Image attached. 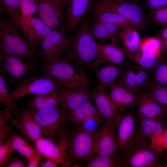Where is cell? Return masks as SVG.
<instances>
[{
	"label": "cell",
	"mask_w": 167,
	"mask_h": 167,
	"mask_svg": "<svg viewBox=\"0 0 167 167\" xmlns=\"http://www.w3.org/2000/svg\"><path fill=\"white\" fill-rule=\"evenodd\" d=\"M88 17L80 22L70 37L69 46L62 58L81 69L94 70L99 58L97 42L90 34Z\"/></svg>",
	"instance_id": "1"
},
{
	"label": "cell",
	"mask_w": 167,
	"mask_h": 167,
	"mask_svg": "<svg viewBox=\"0 0 167 167\" xmlns=\"http://www.w3.org/2000/svg\"><path fill=\"white\" fill-rule=\"evenodd\" d=\"M74 125L73 128L70 126L58 144L69 156L73 166L80 160L93 157L95 144L99 131L88 132Z\"/></svg>",
	"instance_id": "2"
},
{
	"label": "cell",
	"mask_w": 167,
	"mask_h": 167,
	"mask_svg": "<svg viewBox=\"0 0 167 167\" xmlns=\"http://www.w3.org/2000/svg\"><path fill=\"white\" fill-rule=\"evenodd\" d=\"M0 45L7 53L21 58L28 63L34 64L38 51L33 48L18 29L7 19L1 15Z\"/></svg>",
	"instance_id": "3"
},
{
	"label": "cell",
	"mask_w": 167,
	"mask_h": 167,
	"mask_svg": "<svg viewBox=\"0 0 167 167\" xmlns=\"http://www.w3.org/2000/svg\"><path fill=\"white\" fill-rule=\"evenodd\" d=\"M28 110L40 126L42 137L50 139L58 144L70 125L66 111L59 106L45 109Z\"/></svg>",
	"instance_id": "4"
},
{
	"label": "cell",
	"mask_w": 167,
	"mask_h": 167,
	"mask_svg": "<svg viewBox=\"0 0 167 167\" xmlns=\"http://www.w3.org/2000/svg\"><path fill=\"white\" fill-rule=\"evenodd\" d=\"M3 12L7 19L17 29L22 30L29 43L36 49L41 46L52 29L39 17L25 15L18 11L7 10Z\"/></svg>",
	"instance_id": "5"
},
{
	"label": "cell",
	"mask_w": 167,
	"mask_h": 167,
	"mask_svg": "<svg viewBox=\"0 0 167 167\" xmlns=\"http://www.w3.org/2000/svg\"><path fill=\"white\" fill-rule=\"evenodd\" d=\"M40 69L43 75L53 77L63 85L77 83L89 86V84L83 69L62 58L44 61Z\"/></svg>",
	"instance_id": "6"
},
{
	"label": "cell",
	"mask_w": 167,
	"mask_h": 167,
	"mask_svg": "<svg viewBox=\"0 0 167 167\" xmlns=\"http://www.w3.org/2000/svg\"><path fill=\"white\" fill-rule=\"evenodd\" d=\"M118 161L120 167H159L162 157L150 145L133 143L121 155Z\"/></svg>",
	"instance_id": "7"
},
{
	"label": "cell",
	"mask_w": 167,
	"mask_h": 167,
	"mask_svg": "<svg viewBox=\"0 0 167 167\" xmlns=\"http://www.w3.org/2000/svg\"><path fill=\"white\" fill-rule=\"evenodd\" d=\"M92 9L116 13L131 23L140 30L146 26V20L140 6L136 3L126 0H96Z\"/></svg>",
	"instance_id": "8"
},
{
	"label": "cell",
	"mask_w": 167,
	"mask_h": 167,
	"mask_svg": "<svg viewBox=\"0 0 167 167\" xmlns=\"http://www.w3.org/2000/svg\"><path fill=\"white\" fill-rule=\"evenodd\" d=\"M62 84L49 75L30 76L22 81L13 89L10 95L14 100L29 94L38 95L59 92Z\"/></svg>",
	"instance_id": "9"
},
{
	"label": "cell",
	"mask_w": 167,
	"mask_h": 167,
	"mask_svg": "<svg viewBox=\"0 0 167 167\" xmlns=\"http://www.w3.org/2000/svg\"><path fill=\"white\" fill-rule=\"evenodd\" d=\"M19 58L6 52L0 45V74L5 80L16 82L30 77L34 64L24 62Z\"/></svg>",
	"instance_id": "10"
},
{
	"label": "cell",
	"mask_w": 167,
	"mask_h": 167,
	"mask_svg": "<svg viewBox=\"0 0 167 167\" xmlns=\"http://www.w3.org/2000/svg\"><path fill=\"white\" fill-rule=\"evenodd\" d=\"M64 26L52 29L44 39L37 55L44 61L60 58L68 48L70 38L66 34Z\"/></svg>",
	"instance_id": "11"
},
{
	"label": "cell",
	"mask_w": 167,
	"mask_h": 167,
	"mask_svg": "<svg viewBox=\"0 0 167 167\" xmlns=\"http://www.w3.org/2000/svg\"><path fill=\"white\" fill-rule=\"evenodd\" d=\"M59 106L66 111L73 109L93 99L89 86L77 83L64 85L59 92Z\"/></svg>",
	"instance_id": "12"
},
{
	"label": "cell",
	"mask_w": 167,
	"mask_h": 167,
	"mask_svg": "<svg viewBox=\"0 0 167 167\" xmlns=\"http://www.w3.org/2000/svg\"><path fill=\"white\" fill-rule=\"evenodd\" d=\"M39 17L51 29L64 26L68 0H36Z\"/></svg>",
	"instance_id": "13"
},
{
	"label": "cell",
	"mask_w": 167,
	"mask_h": 167,
	"mask_svg": "<svg viewBox=\"0 0 167 167\" xmlns=\"http://www.w3.org/2000/svg\"><path fill=\"white\" fill-rule=\"evenodd\" d=\"M137 126L138 120L136 115L131 112L122 113L116 126L118 159L133 142Z\"/></svg>",
	"instance_id": "14"
},
{
	"label": "cell",
	"mask_w": 167,
	"mask_h": 167,
	"mask_svg": "<svg viewBox=\"0 0 167 167\" xmlns=\"http://www.w3.org/2000/svg\"><path fill=\"white\" fill-rule=\"evenodd\" d=\"M96 0H68L65 11L64 27L71 34L88 13Z\"/></svg>",
	"instance_id": "15"
},
{
	"label": "cell",
	"mask_w": 167,
	"mask_h": 167,
	"mask_svg": "<svg viewBox=\"0 0 167 167\" xmlns=\"http://www.w3.org/2000/svg\"><path fill=\"white\" fill-rule=\"evenodd\" d=\"M101 124L96 137L92 157L112 155L116 156L118 160V149L116 130L105 119Z\"/></svg>",
	"instance_id": "16"
},
{
	"label": "cell",
	"mask_w": 167,
	"mask_h": 167,
	"mask_svg": "<svg viewBox=\"0 0 167 167\" xmlns=\"http://www.w3.org/2000/svg\"><path fill=\"white\" fill-rule=\"evenodd\" d=\"M149 71L137 65L126 63L120 76L117 79L118 82L131 91L139 95L142 88L148 82Z\"/></svg>",
	"instance_id": "17"
},
{
	"label": "cell",
	"mask_w": 167,
	"mask_h": 167,
	"mask_svg": "<svg viewBox=\"0 0 167 167\" xmlns=\"http://www.w3.org/2000/svg\"><path fill=\"white\" fill-rule=\"evenodd\" d=\"M137 132L131 145L138 143L151 146L152 138L160 134L165 127L167 121V116L137 118Z\"/></svg>",
	"instance_id": "18"
},
{
	"label": "cell",
	"mask_w": 167,
	"mask_h": 167,
	"mask_svg": "<svg viewBox=\"0 0 167 167\" xmlns=\"http://www.w3.org/2000/svg\"><path fill=\"white\" fill-rule=\"evenodd\" d=\"M32 141L34 143L38 152L43 157L54 161L62 167L73 166L67 154L53 140L41 137Z\"/></svg>",
	"instance_id": "19"
},
{
	"label": "cell",
	"mask_w": 167,
	"mask_h": 167,
	"mask_svg": "<svg viewBox=\"0 0 167 167\" xmlns=\"http://www.w3.org/2000/svg\"><path fill=\"white\" fill-rule=\"evenodd\" d=\"M93 99L95 106L104 119L116 130L118 121L122 113L115 108L109 95L97 85L93 88Z\"/></svg>",
	"instance_id": "20"
},
{
	"label": "cell",
	"mask_w": 167,
	"mask_h": 167,
	"mask_svg": "<svg viewBox=\"0 0 167 167\" xmlns=\"http://www.w3.org/2000/svg\"><path fill=\"white\" fill-rule=\"evenodd\" d=\"M108 88L113 104L118 112H124L127 108L136 105L139 95L131 91L121 84L114 82Z\"/></svg>",
	"instance_id": "21"
},
{
	"label": "cell",
	"mask_w": 167,
	"mask_h": 167,
	"mask_svg": "<svg viewBox=\"0 0 167 167\" xmlns=\"http://www.w3.org/2000/svg\"><path fill=\"white\" fill-rule=\"evenodd\" d=\"M123 66L111 64L99 58L94 71L97 76V85L106 90L121 75Z\"/></svg>",
	"instance_id": "22"
},
{
	"label": "cell",
	"mask_w": 167,
	"mask_h": 167,
	"mask_svg": "<svg viewBox=\"0 0 167 167\" xmlns=\"http://www.w3.org/2000/svg\"><path fill=\"white\" fill-rule=\"evenodd\" d=\"M20 131L32 141L42 137L41 127L34 117L28 110L22 106L18 117L10 118Z\"/></svg>",
	"instance_id": "23"
},
{
	"label": "cell",
	"mask_w": 167,
	"mask_h": 167,
	"mask_svg": "<svg viewBox=\"0 0 167 167\" xmlns=\"http://www.w3.org/2000/svg\"><path fill=\"white\" fill-rule=\"evenodd\" d=\"M137 118H154L167 116V112L148 94L142 91L136 104Z\"/></svg>",
	"instance_id": "24"
},
{
	"label": "cell",
	"mask_w": 167,
	"mask_h": 167,
	"mask_svg": "<svg viewBox=\"0 0 167 167\" xmlns=\"http://www.w3.org/2000/svg\"><path fill=\"white\" fill-rule=\"evenodd\" d=\"M122 29L118 26L94 19L90 33L94 38L99 40L100 42H106L107 41H110V43L115 44L118 40L121 38Z\"/></svg>",
	"instance_id": "25"
},
{
	"label": "cell",
	"mask_w": 167,
	"mask_h": 167,
	"mask_svg": "<svg viewBox=\"0 0 167 167\" xmlns=\"http://www.w3.org/2000/svg\"><path fill=\"white\" fill-rule=\"evenodd\" d=\"M99 57L109 63L123 66L126 63L127 58L123 49L115 44L97 42Z\"/></svg>",
	"instance_id": "26"
},
{
	"label": "cell",
	"mask_w": 167,
	"mask_h": 167,
	"mask_svg": "<svg viewBox=\"0 0 167 167\" xmlns=\"http://www.w3.org/2000/svg\"><path fill=\"white\" fill-rule=\"evenodd\" d=\"M66 112L70 122L77 126L90 117L96 118L102 121L104 119L95 105H93L91 101Z\"/></svg>",
	"instance_id": "27"
},
{
	"label": "cell",
	"mask_w": 167,
	"mask_h": 167,
	"mask_svg": "<svg viewBox=\"0 0 167 167\" xmlns=\"http://www.w3.org/2000/svg\"><path fill=\"white\" fill-rule=\"evenodd\" d=\"M135 28H123L120 36L127 58L132 61L139 52L141 41L139 34Z\"/></svg>",
	"instance_id": "28"
},
{
	"label": "cell",
	"mask_w": 167,
	"mask_h": 167,
	"mask_svg": "<svg viewBox=\"0 0 167 167\" xmlns=\"http://www.w3.org/2000/svg\"><path fill=\"white\" fill-rule=\"evenodd\" d=\"M59 92L34 95L27 104L28 109L40 110L58 106Z\"/></svg>",
	"instance_id": "29"
},
{
	"label": "cell",
	"mask_w": 167,
	"mask_h": 167,
	"mask_svg": "<svg viewBox=\"0 0 167 167\" xmlns=\"http://www.w3.org/2000/svg\"><path fill=\"white\" fill-rule=\"evenodd\" d=\"M12 146L14 150H16L25 157L28 161L35 159L42 162L43 157L38 152L36 148L30 144L21 136L13 135L10 136Z\"/></svg>",
	"instance_id": "30"
},
{
	"label": "cell",
	"mask_w": 167,
	"mask_h": 167,
	"mask_svg": "<svg viewBox=\"0 0 167 167\" xmlns=\"http://www.w3.org/2000/svg\"><path fill=\"white\" fill-rule=\"evenodd\" d=\"M92 11L93 19L118 26L122 28H136L131 23L118 14L95 9H92Z\"/></svg>",
	"instance_id": "31"
},
{
	"label": "cell",
	"mask_w": 167,
	"mask_h": 167,
	"mask_svg": "<svg viewBox=\"0 0 167 167\" xmlns=\"http://www.w3.org/2000/svg\"><path fill=\"white\" fill-rule=\"evenodd\" d=\"M148 82L167 86V57L162 54L156 66L149 71Z\"/></svg>",
	"instance_id": "32"
},
{
	"label": "cell",
	"mask_w": 167,
	"mask_h": 167,
	"mask_svg": "<svg viewBox=\"0 0 167 167\" xmlns=\"http://www.w3.org/2000/svg\"><path fill=\"white\" fill-rule=\"evenodd\" d=\"M142 91L148 94L167 112V86L148 82Z\"/></svg>",
	"instance_id": "33"
},
{
	"label": "cell",
	"mask_w": 167,
	"mask_h": 167,
	"mask_svg": "<svg viewBox=\"0 0 167 167\" xmlns=\"http://www.w3.org/2000/svg\"><path fill=\"white\" fill-rule=\"evenodd\" d=\"M0 100L5 108L10 110L17 118L21 112L15 103L9 91V86L2 76L0 74Z\"/></svg>",
	"instance_id": "34"
},
{
	"label": "cell",
	"mask_w": 167,
	"mask_h": 167,
	"mask_svg": "<svg viewBox=\"0 0 167 167\" xmlns=\"http://www.w3.org/2000/svg\"><path fill=\"white\" fill-rule=\"evenodd\" d=\"M162 46L160 39L154 37H146L141 40L139 52L147 54L160 56Z\"/></svg>",
	"instance_id": "35"
},
{
	"label": "cell",
	"mask_w": 167,
	"mask_h": 167,
	"mask_svg": "<svg viewBox=\"0 0 167 167\" xmlns=\"http://www.w3.org/2000/svg\"><path fill=\"white\" fill-rule=\"evenodd\" d=\"M85 160L86 167H120L117 158L112 155L98 156Z\"/></svg>",
	"instance_id": "36"
},
{
	"label": "cell",
	"mask_w": 167,
	"mask_h": 167,
	"mask_svg": "<svg viewBox=\"0 0 167 167\" xmlns=\"http://www.w3.org/2000/svg\"><path fill=\"white\" fill-rule=\"evenodd\" d=\"M161 55L158 56L147 54H142L139 52L135 55L133 61L137 65L142 69L150 71L156 65Z\"/></svg>",
	"instance_id": "37"
},
{
	"label": "cell",
	"mask_w": 167,
	"mask_h": 167,
	"mask_svg": "<svg viewBox=\"0 0 167 167\" xmlns=\"http://www.w3.org/2000/svg\"><path fill=\"white\" fill-rule=\"evenodd\" d=\"M11 112L5 108L0 113V145L3 144L10 137L11 127L8 120L12 117Z\"/></svg>",
	"instance_id": "38"
},
{
	"label": "cell",
	"mask_w": 167,
	"mask_h": 167,
	"mask_svg": "<svg viewBox=\"0 0 167 167\" xmlns=\"http://www.w3.org/2000/svg\"><path fill=\"white\" fill-rule=\"evenodd\" d=\"M151 147L160 153L167 149V121L161 132L152 138Z\"/></svg>",
	"instance_id": "39"
},
{
	"label": "cell",
	"mask_w": 167,
	"mask_h": 167,
	"mask_svg": "<svg viewBox=\"0 0 167 167\" xmlns=\"http://www.w3.org/2000/svg\"><path fill=\"white\" fill-rule=\"evenodd\" d=\"M13 151L10 137L3 144L0 145V167H3L11 158Z\"/></svg>",
	"instance_id": "40"
},
{
	"label": "cell",
	"mask_w": 167,
	"mask_h": 167,
	"mask_svg": "<svg viewBox=\"0 0 167 167\" xmlns=\"http://www.w3.org/2000/svg\"><path fill=\"white\" fill-rule=\"evenodd\" d=\"M20 11L24 15L33 16L38 14V8L36 0H20Z\"/></svg>",
	"instance_id": "41"
},
{
	"label": "cell",
	"mask_w": 167,
	"mask_h": 167,
	"mask_svg": "<svg viewBox=\"0 0 167 167\" xmlns=\"http://www.w3.org/2000/svg\"><path fill=\"white\" fill-rule=\"evenodd\" d=\"M103 121L96 118L90 117L86 119L78 126L88 132L96 133L99 131L97 130L99 125L101 124Z\"/></svg>",
	"instance_id": "42"
},
{
	"label": "cell",
	"mask_w": 167,
	"mask_h": 167,
	"mask_svg": "<svg viewBox=\"0 0 167 167\" xmlns=\"http://www.w3.org/2000/svg\"><path fill=\"white\" fill-rule=\"evenodd\" d=\"M152 18L157 24L165 26L167 25V7L157 10L152 12Z\"/></svg>",
	"instance_id": "43"
},
{
	"label": "cell",
	"mask_w": 167,
	"mask_h": 167,
	"mask_svg": "<svg viewBox=\"0 0 167 167\" xmlns=\"http://www.w3.org/2000/svg\"><path fill=\"white\" fill-rule=\"evenodd\" d=\"M0 12L7 10L20 11V0H0Z\"/></svg>",
	"instance_id": "44"
},
{
	"label": "cell",
	"mask_w": 167,
	"mask_h": 167,
	"mask_svg": "<svg viewBox=\"0 0 167 167\" xmlns=\"http://www.w3.org/2000/svg\"><path fill=\"white\" fill-rule=\"evenodd\" d=\"M146 6L153 12L167 5V0H142Z\"/></svg>",
	"instance_id": "45"
},
{
	"label": "cell",
	"mask_w": 167,
	"mask_h": 167,
	"mask_svg": "<svg viewBox=\"0 0 167 167\" xmlns=\"http://www.w3.org/2000/svg\"><path fill=\"white\" fill-rule=\"evenodd\" d=\"M11 158L4 165L6 167H27L28 163L23 159L15 157Z\"/></svg>",
	"instance_id": "46"
},
{
	"label": "cell",
	"mask_w": 167,
	"mask_h": 167,
	"mask_svg": "<svg viewBox=\"0 0 167 167\" xmlns=\"http://www.w3.org/2000/svg\"><path fill=\"white\" fill-rule=\"evenodd\" d=\"M161 36V39L160 40L162 43V47L167 52V25L165 26L162 30Z\"/></svg>",
	"instance_id": "47"
},
{
	"label": "cell",
	"mask_w": 167,
	"mask_h": 167,
	"mask_svg": "<svg viewBox=\"0 0 167 167\" xmlns=\"http://www.w3.org/2000/svg\"><path fill=\"white\" fill-rule=\"evenodd\" d=\"M40 165L42 167H57L58 165L52 160L47 159L46 161L41 163Z\"/></svg>",
	"instance_id": "48"
},
{
	"label": "cell",
	"mask_w": 167,
	"mask_h": 167,
	"mask_svg": "<svg viewBox=\"0 0 167 167\" xmlns=\"http://www.w3.org/2000/svg\"><path fill=\"white\" fill-rule=\"evenodd\" d=\"M162 157V162H163L160 167H167V149L160 153Z\"/></svg>",
	"instance_id": "49"
},
{
	"label": "cell",
	"mask_w": 167,
	"mask_h": 167,
	"mask_svg": "<svg viewBox=\"0 0 167 167\" xmlns=\"http://www.w3.org/2000/svg\"><path fill=\"white\" fill-rule=\"evenodd\" d=\"M136 3L137 0H126Z\"/></svg>",
	"instance_id": "50"
}]
</instances>
